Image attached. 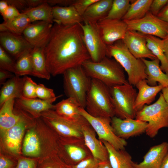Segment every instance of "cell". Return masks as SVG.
I'll use <instances>...</instances> for the list:
<instances>
[{"mask_svg": "<svg viewBox=\"0 0 168 168\" xmlns=\"http://www.w3.org/2000/svg\"><path fill=\"white\" fill-rule=\"evenodd\" d=\"M32 71L31 75L49 80L51 76L46 65L44 48L34 47L30 52Z\"/></svg>", "mask_w": 168, "mask_h": 168, "instance_id": "83f0119b", "label": "cell"}, {"mask_svg": "<svg viewBox=\"0 0 168 168\" xmlns=\"http://www.w3.org/2000/svg\"><path fill=\"white\" fill-rule=\"evenodd\" d=\"M53 24L40 21L31 23L23 33V37L33 47L45 48L49 39Z\"/></svg>", "mask_w": 168, "mask_h": 168, "instance_id": "5bb4252c", "label": "cell"}, {"mask_svg": "<svg viewBox=\"0 0 168 168\" xmlns=\"http://www.w3.org/2000/svg\"><path fill=\"white\" fill-rule=\"evenodd\" d=\"M157 16L162 20L168 23V3L161 10Z\"/></svg>", "mask_w": 168, "mask_h": 168, "instance_id": "f907efd6", "label": "cell"}, {"mask_svg": "<svg viewBox=\"0 0 168 168\" xmlns=\"http://www.w3.org/2000/svg\"><path fill=\"white\" fill-rule=\"evenodd\" d=\"M152 0H131L130 7L122 20L124 21L139 20L149 11Z\"/></svg>", "mask_w": 168, "mask_h": 168, "instance_id": "1f68e13d", "label": "cell"}, {"mask_svg": "<svg viewBox=\"0 0 168 168\" xmlns=\"http://www.w3.org/2000/svg\"><path fill=\"white\" fill-rule=\"evenodd\" d=\"M81 23L64 26L55 22L53 25L44 48L46 65L51 75L63 74L67 69L91 60Z\"/></svg>", "mask_w": 168, "mask_h": 168, "instance_id": "6da1fadb", "label": "cell"}, {"mask_svg": "<svg viewBox=\"0 0 168 168\" xmlns=\"http://www.w3.org/2000/svg\"><path fill=\"white\" fill-rule=\"evenodd\" d=\"M160 168H168V152L164 158Z\"/></svg>", "mask_w": 168, "mask_h": 168, "instance_id": "6f0895ef", "label": "cell"}, {"mask_svg": "<svg viewBox=\"0 0 168 168\" xmlns=\"http://www.w3.org/2000/svg\"><path fill=\"white\" fill-rule=\"evenodd\" d=\"M19 10L15 7L9 5L8 8L2 15L4 20V22L10 21L21 14Z\"/></svg>", "mask_w": 168, "mask_h": 168, "instance_id": "ee69618b", "label": "cell"}, {"mask_svg": "<svg viewBox=\"0 0 168 168\" xmlns=\"http://www.w3.org/2000/svg\"><path fill=\"white\" fill-rule=\"evenodd\" d=\"M22 150L23 154L27 156H39L40 152V144L36 132L32 129L26 134L24 140Z\"/></svg>", "mask_w": 168, "mask_h": 168, "instance_id": "e575fe53", "label": "cell"}, {"mask_svg": "<svg viewBox=\"0 0 168 168\" xmlns=\"http://www.w3.org/2000/svg\"><path fill=\"white\" fill-rule=\"evenodd\" d=\"M108 48L109 57H113L126 72L129 84L135 86L140 81L146 79L145 63L130 52L122 40L108 46Z\"/></svg>", "mask_w": 168, "mask_h": 168, "instance_id": "277c9868", "label": "cell"}, {"mask_svg": "<svg viewBox=\"0 0 168 168\" xmlns=\"http://www.w3.org/2000/svg\"><path fill=\"white\" fill-rule=\"evenodd\" d=\"M52 7L45 0L36 7L26 8L21 13L26 15L31 23L43 21L53 24L54 21Z\"/></svg>", "mask_w": 168, "mask_h": 168, "instance_id": "4dcf8cb0", "label": "cell"}, {"mask_svg": "<svg viewBox=\"0 0 168 168\" xmlns=\"http://www.w3.org/2000/svg\"><path fill=\"white\" fill-rule=\"evenodd\" d=\"M85 45L91 60L98 62L104 58H109L108 46L103 41L97 26V22H84L80 24Z\"/></svg>", "mask_w": 168, "mask_h": 168, "instance_id": "9c48e42d", "label": "cell"}, {"mask_svg": "<svg viewBox=\"0 0 168 168\" xmlns=\"http://www.w3.org/2000/svg\"><path fill=\"white\" fill-rule=\"evenodd\" d=\"M97 168H112L109 161L100 162Z\"/></svg>", "mask_w": 168, "mask_h": 168, "instance_id": "9f6ffc18", "label": "cell"}, {"mask_svg": "<svg viewBox=\"0 0 168 168\" xmlns=\"http://www.w3.org/2000/svg\"><path fill=\"white\" fill-rule=\"evenodd\" d=\"M101 38L107 46L122 40L128 30L126 22L122 20L103 19L97 22Z\"/></svg>", "mask_w": 168, "mask_h": 168, "instance_id": "7c38bea8", "label": "cell"}, {"mask_svg": "<svg viewBox=\"0 0 168 168\" xmlns=\"http://www.w3.org/2000/svg\"><path fill=\"white\" fill-rule=\"evenodd\" d=\"M31 50L26 51L16 59L14 72L15 75L19 77L31 75L32 71L30 57Z\"/></svg>", "mask_w": 168, "mask_h": 168, "instance_id": "d590c367", "label": "cell"}, {"mask_svg": "<svg viewBox=\"0 0 168 168\" xmlns=\"http://www.w3.org/2000/svg\"><path fill=\"white\" fill-rule=\"evenodd\" d=\"M9 4L6 0L0 1V13L2 15L8 8Z\"/></svg>", "mask_w": 168, "mask_h": 168, "instance_id": "11a10c76", "label": "cell"}, {"mask_svg": "<svg viewBox=\"0 0 168 168\" xmlns=\"http://www.w3.org/2000/svg\"><path fill=\"white\" fill-rule=\"evenodd\" d=\"M124 21L127 25L128 30L161 39L168 36V23L154 15L149 11L141 19Z\"/></svg>", "mask_w": 168, "mask_h": 168, "instance_id": "30bf717a", "label": "cell"}, {"mask_svg": "<svg viewBox=\"0 0 168 168\" xmlns=\"http://www.w3.org/2000/svg\"><path fill=\"white\" fill-rule=\"evenodd\" d=\"M42 168H67V166L59 161L49 165H45Z\"/></svg>", "mask_w": 168, "mask_h": 168, "instance_id": "f5cc1de1", "label": "cell"}, {"mask_svg": "<svg viewBox=\"0 0 168 168\" xmlns=\"http://www.w3.org/2000/svg\"><path fill=\"white\" fill-rule=\"evenodd\" d=\"M100 162L93 156H91L75 165L67 166V168H97Z\"/></svg>", "mask_w": 168, "mask_h": 168, "instance_id": "60d3db41", "label": "cell"}, {"mask_svg": "<svg viewBox=\"0 0 168 168\" xmlns=\"http://www.w3.org/2000/svg\"><path fill=\"white\" fill-rule=\"evenodd\" d=\"M147 123L137 119H121L114 116L111 119L114 132L119 137L125 139L145 132Z\"/></svg>", "mask_w": 168, "mask_h": 168, "instance_id": "4fadbf2b", "label": "cell"}, {"mask_svg": "<svg viewBox=\"0 0 168 168\" xmlns=\"http://www.w3.org/2000/svg\"><path fill=\"white\" fill-rule=\"evenodd\" d=\"M81 129L85 144L93 156L100 162L108 161L107 148L101 141L97 138L96 133L89 122L83 124Z\"/></svg>", "mask_w": 168, "mask_h": 168, "instance_id": "ac0fdd59", "label": "cell"}, {"mask_svg": "<svg viewBox=\"0 0 168 168\" xmlns=\"http://www.w3.org/2000/svg\"><path fill=\"white\" fill-rule=\"evenodd\" d=\"M18 121L3 134L4 144L7 149L12 153H20L21 142L26 125L25 119L20 115Z\"/></svg>", "mask_w": 168, "mask_h": 168, "instance_id": "d6986e66", "label": "cell"}, {"mask_svg": "<svg viewBox=\"0 0 168 168\" xmlns=\"http://www.w3.org/2000/svg\"><path fill=\"white\" fill-rule=\"evenodd\" d=\"M80 112L94 130L99 139L107 142L117 150L125 149L127 142L114 133L111 125V118L93 117L89 114L85 109L81 107L80 108Z\"/></svg>", "mask_w": 168, "mask_h": 168, "instance_id": "ba28073f", "label": "cell"}, {"mask_svg": "<svg viewBox=\"0 0 168 168\" xmlns=\"http://www.w3.org/2000/svg\"><path fill=\"white\" fill-rule=\"evenodd\" d=\"M131 0H114L109 12L106 18L122 20L128 12Z\"/></svg>", "mask_w": 168, "mask_h": 168, "instance_id": "8d00e7d4", "label": "cell"}, {"mask_svg": "<svg viewBox=\"0 0 168 168\" xmlns=\"http://www.w3.org/2000/svg\"><path fill=\"white\" fill-rule=\"evenodd\" d=\"M62 146L66 154V166L75 165L83 160L92 156L85 144L84 139L67 138Z\"/></svg>", "mask_w": 168, "mask_h": 168, "instance_id": "2e32d148", "label": "cell"}, {"mask_svg": "<svg viewBox=\"0 0 168 168\" xmlns=\"http://www.w3.org/2000/svg\"><path fill=\"white\" fill-rule=\"evenodd\" d=\"M85 109L94 117L112 118L115 116L110 88L97 79H91Z\"/></svg>", "mask_w": 168, "mask_h": 168, "instance_id": "3957f363", "label": "cell"}, {"mask_svg": "<svg viewBox=\"0 0 168 168\" xmlns=\"http://www.w3.org/2000/svg\"><path fill=\"white\" fill-rule=\"evenodd\" d=\"M0 43L3 48L16 59L25 52L34 48L21 35L9 32H0Z\"/></svg>", "mask_w": 168, "mask_h": 168, "instance_id": "e0dca14e", "label": "cell"}, {"mask_svg": "<svg viewBox=\"0 0 168 168\" xmlns=\"http://www.w3.org/2000/svg\"><path fill=\"white\" fill-rule=\"evenodd\" d=\"M82 66L91 79H97L110 88L128 83L124 69L114 58L106 57L97 62L89 60Z\"/></svg>", "mask_w": 168, "mask_h": 168, "instance_id": "7a4b0ae2", "label": "cell"}, {"mask_svg": "<svg viewBox=\"0 0 168 168\" xmlns=\"http://www.w3.org/2000/svg\"><path fill=\"white\" fill-rule=\"evenodd\" d=\"M13 162L8 158L1 156L0 158V168H12Z\"/></svg>", "mask_w": 168, "mask_h": 168, "instance_id": "681fc988", "label": "cell"}, {"mask_svg": "<svg viewBox=\"0 0 168 168\" xmlns=\"http://www.w3.org/2000/svg\"><path fill=\"white\" fill-rule=\"evenodd\" d=\"M98 0H76L72 5L82 16L88 7Z\"/></svg>", "mask_w": 168, "mask_h": 168, "instance_id": "b9f144b4", "label": "cell"}, {"mask_svg": "<svg viewBox=\"0 0 168 168\" xmlns=\"http://www.w3.org/2000/svg\"><path fill=\"white\" fill-rule=\"evenodd\" d=\"M168 3V0H152L149 12L157 16L161 10Z\"/></svg>", "mask_w": 168, "mask_h": 168, "instance_id": "7bdbcfd3", "label": "cell"}, {"mask_svg": "<svg viewBox=\"0 0 168 168\" xmlns=\"http://www.w3.org/2000/svg\"><path fill=\"white\" fill-rule=\"evenodd\" d=\"M8 71L0 68V84L3 85L7 79H9L15 75Z\"/></svg>", "mask_w": 168, "mask_h": 168, "instance_id": "7dc6e473", "label": "cell"}, {"mask_svg": "<svg viewBox=\"0 0 168 168\" xmlns=\"http://www.w3.org/2000/svg\"><path fill=\"white\" fill-rule=\"evenodd\" d=\"M107 150L109 161L112 168H135L130 154L124 150H117L107 142L101 140Z\"/></svg>", "mask_w": 168, "mask_h": 168, "instance_id": "d4e9b609", "label": "cell"}, {"mask_svg": "<svg viewBox=\"0 0 168 168\" xmlns=\"http://www.w3.org/2000/svg\"><path fill=\"white\" fill-rule=\"evenodd\" d=\"M36 95L37 98L45 100L55 101L59 96H56L54 90L48 88L44 84H38L36 89Z\"/></svg>", "mask_w": 168, "mask_h": 168, "instance_id": "ab89813d", "label": "cell"}, {"mask_svg": "<svg viewBox=\"0 0 168 168\" xmlns=\"http://www.w3.org/2000/svg\"><path fill=\"white\" fill-rule=\"evenodd\" d=\"M54 100H45L39 99L28 98L22 96L15 99V104L28 111L35 115L54 108Z\"/></svg>", "mask_w": 168, "mask_h": 168, "instance_id": "f1b7e54d", "label": "cell"}, {"mask_svg": "<svg viewBox=\"0 0 168 168\" xmlns=\"http://www.w3.org/2000/svg\"><path fill=\"white\" fill-rule=\"evenodd\" d=\"M115 116L121 119H134V109L137 92L128 82L110 88Z\"/></svg>", "mask_w": 168, "mask_h": 168, "instance_id": "52a82bcc", "label": "cell"}, {"mask_svg": "<svg viewBox=\"0 0 168 168\" xmlns=\"http://www.w3.org/2000/svg\"><path fill=\"white\" fill-rule=\"evenodd\" d=\"M146 66V80L148 84L152 86L157 85L158 82L163 88L168 86V75L161 68L160 61L157 58L148 60L141 59Z\"/></svg>", "mask_w": 168, "mask_h": 168, "instance_id": "7402d4cb", "label": "cell"}, {"mask_svg": "<svg viewBox=\"0 0 168 168\" xmlns=\"http://www.w3.org/2000/svg\"><path fill=\"white\" fill-rule=\"evenodd\" d=\"M43 112V117L61 135L66 138H84L82 126L88 122L85 118L73 121L62 117L50 110Z\"/></svg>", "mask_w": 168, "mask_h": 168, "instance_id": "8fae6325", "label": "cell"}, {"mask_svg": "<svg viewBox=\"0 0 168 168\" xmlns=\"http://www.w3.org/2000/svg\"><path fill=\"white\" fill-rule=\"evenodd\" d=\"M9 5L16 7L21 12L27 8L26 0H6Z\"/></svg>", "mask_w": 168, "mask_h": 168, "instance_id": "bcb514c9", "label": "cell"}, {"mask_svg": "<svg viewBox=\"0 0 168 168\" xmlns=\"http://www.w3.org/2000/svg\"><path fill=\"white\" fill-rule=\"evenodd\" d=\"M130 52L138 59L156 58L147 46L146 35L139 32L128 30L122 40Z\"/></svg>", "mask_w": 168, "mask_h": 168, "instance_id": "9a60e30c", "label": "cell"}, {"mask_svg": "<svg viewBox=\"0 0 168 168\" xmlns=\"http://www.w3.org/2000/svg\"><path fill=\"white\" fill-rule=\"evenodd\" d=\"M135 86L138 90L134 104V109L137 112L144 105H150L155 100L158 93L164 88L160 84L150 86L146 79L140 81Z\"/></svg>", "mask_w": 168, "mask_h": 168, "instance_id": "44dd1931", "label": "cell"}, {"mask_svg": "<svg viewBox=\"0 0 168 168\" xmlns=\"http://www.w3.org/2000/svg\"><path fill=\"white\" fill-rule=\"evenodd\" d=\"M37 85L31 78L25 76L22 91L23 96L28 98H37L36 89Z\"/></svg>", "mask_w": 168, "mask_h": 168, "instance_id": "f35d334b", "label": "cell"}, {"mask_svg": "<svg viewBox=\"0 0 168 168\" xmlns=\"http://www.w3.org/2000/svg\"><path fill=\"white\" fill-rule=\"evenodd\" d=\"M15 62L7 54L6 51L0 46V68L14 72Z\"/></svg>", "mask_w": 168, "mask_h": 168, "instance_id": "74e56055", "label": "cell"}, {"mask_svg": "<svg viewBox=\"0 0 168 168\" xmlns=\"http://www.w3.org/2000/svg\"><path fill=\"white\" fill-rule=\"evenodd\" d=\"M31 23L28 16L21 13L13 19L3 22L0 24V32H9L19 35H21L26 28Z\"/></svg>", "mask_w": 168, "mask_h": 168, "instance_id": "d6a6232c", "label": "cell"}, {"mask_svg": "<svg viewBox=\"0 0 168 168\" xmlns=\"http://www.w3.org/2000/svg\"><path fill=\"white\" fill-rule=\"evenodd\" d=\"M74 0H48L46 2L50 5H58L62 6L72 5Z\"/></svg>", "mask_w": 168, "mask_h": 168, "instance_id": "c3c4849f", "label": "cell"}, {"mask_svg": "<svg viewBox=\"0 0 168 168\" xmlns=\"http://www.w3.org/2000/svg\"><path fill=\"white\" fill-rule=\"evenodd\" d=\"M81 107L76 100L71 97L63 99L54 105L56 113L66 119L73 121H79L84 117L80 114Z\"/></svg>", "mask_w": 168, "mask_h": 168, "instance_id": "484cf974", "label": "cell"}, {"mask_svg": "<svg viewBox=\"0 0 168 168\" xmlns=\"http://www.w3.org/2000/svg\"><path fill=\"white\" fill-rule=\"evenodd\" d=\"M63 74L65 94L68 97L75 99L81 108L85 109L86 95L91 79L82 65L68 69Z\"/></svg>", "mask_w": 168, "mask_h": 168, "instance_id": "8992f818", "label": "cell"}, {"mask_svg": "<svg viewBox=\"0 0 168 168\" xmlns=\"http://www.w3.org/2000/svg\"><path fill=\"white\" fill-rule=\"evenodd\" d=\"M54 21L64 26L72 25L83 22L82 16L72 5L52 7Z\"/></svg>", "mask_w": 168, "mask_h": 168, "instance_id": "603a6c76", "label": "cell"}, {"mask_svg": "<svg viewBox=\"0 0 168 168\" xmlns=\"http://www.w3.org/2000/svg\"><path fill=\"white\" fill-rule=\"evenodd\" d=\"M161 91L165 100L168 103V86L164 88Z\"/></svg>", "mask_w": 168, "mask_h": 168, "instance_id": "680465c9", "label": "cell"}, {"mask_svg": "<svg viewBox=\"0 0 168 168\" xmlns=\"http://www.w3.org/2000/svg\"><path fill=\"white\" fill-rule=\"evenodd\" d=\"M168 152V142H164L151 147L143 157L142 161L134 163L135 168H160Z\"/></svg>", "mask_w": 168, "mask_h": 168, "instance_id": "ffe728a7", "label": "cell"}, {"mask_svg": "<svg viewBox=\"0 0 168 168\" xmlns=\"http://www.w3.org/2000/svg\"><path fill=\"white\" fill-rule=\"evenodd\" d=\"M35 161L33 160L23 158L18 160L15 168H36Z\"/></svg>", "mask_w": 168, "mask_h": 168, "instance_id": "f6af8a7d", "label": "cell"}, {"mask_svg": "<svg viewBox=\"0 0 168 168\" xmlns=\"http://www.w3.org/2000/svg\"><path fill=\"white\" fill-rule=\"evenodd\" d=\"M25 79V76L21 77L15 75L2 85L0 93L1 106L11 98L16 99L23 96L22 91Z\"/></svg>", "mask_w": 168, "mask_h": 168, "instance_id": "cb8c5ba5", "label": "cell"}, {"mask_svg": "<svg viewBox=\"0 0 168 168\" xmlns=\"http://www.w3.org/2000/svg\"><path fill=\"white\" fill-rule=\"evenodd\" d=\"M135 118L147 123L145 133L149 137H155L161 129L168 127V103L162 93L154 103L146 105L136 113Z\"/></svg>", "mask_w": 168, "mask_h": 168, "instance_id": "5b68a950", "label": "cell"}, {"mask_svg": "<svg viewBox=\"0 0 168 168\" xmlns=\"http://www.w3.org/2000/svg\"><path fill=\"white\" fill-rule=\"evenodd\" d=\"M15 99L11 98L1 106L0 111V127L2 134L16 124L20 119V115L16 114L13 112Z\"/></svg>", "mask_w": 168, "mask_h": 168, "instance_id": "f546056e", "label": "cell"}, {"mask_svg": "<svg viewBox=\"0 0 168 168\" xmlns=\"http://www.w3.org/2000/svg\"><path fill=\"white\" fill-rule=\"evenodd\" d=\"M160 44L166 57L168 61V36L164 39H160Z\"/></svg>", "mask_w": 168, "mask_h": 168, "instance_id": "816d5d0a", "label": "cell"}, {"mask_svg": "<svg viewBox=\"0 0 168 168\" xmlns=\"http://www.w3.org/2000/svg\"><path fill=\"white\" fill-rule=\"evenodd\" d=\"M45 1L44 0H26L27 8L36 7Z\"/></svg>", "mask_w": 168, "mask_h": 168, "instance_id": "db71d44e", "label": "cell"}, {"mask_svg": "<svg viewBox=\"0 0 168 168\" xmlns=\"http://www.w3.org/2000/svg\"><path fill=\"white\" fill-rule=\"evenodd\" d=\"M113 0H98L90 5L82 16L83 22H97L107 16Z\"/></svg>", "mask_w": 168, "mask_h": 168, "instance_id": "4316f807", "label": "cell"}, {"mask_svg": "<svg viewBox=\"0 0 168 168\" xmlns=\"http://www.w3.org/2000/svg\"><path fill=\"white\" fill-rule=\"evenodd\" d=\"M146 36L148 48L159 60L161 69L168 75V61L161 46L160 39L150 35H146Z\"/></svg>", "mask_w": 168, "mask_h": 168, "instance_id": "836d02e7", "label": "cell"}]
</instances>
